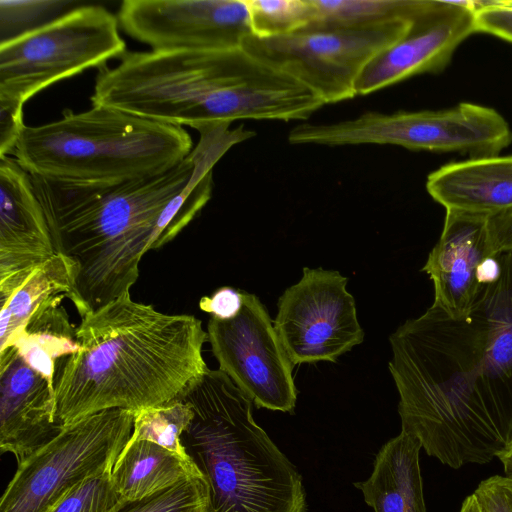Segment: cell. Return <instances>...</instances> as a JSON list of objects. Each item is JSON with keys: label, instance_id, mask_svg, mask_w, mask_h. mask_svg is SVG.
Masks as SVG:
<instances>
[{"label": "cell", "instance_id": "ffe728a7", "mask_svg": "<svg viewBox=\"0 0 512 512\" xmlns=\"http://www.w3.org/2000/svg\"><path fill=\"white\" fill-rule=\"evenodd\" d=\"M64 298L67 296L61 294L41 306L8 347H14L25 362L53 387L56 363L80 350L77 328L70 323L61 304Z\"/></svg>", "mask_w": 512, "mask_h": 512}, {"label": "cell", "instance_id": "1f68e13d", "mask_svg": "<svg viewBox=\"0 0 512 512\" xmlns=\"http://www.w3.org/2000/svg\"><path fill=\"white\" fill-rule=\"evenodd\" d=\"M486 229L492 256L512 252V206L487 215Z\"/></svg>", "mask_w": 512, "mask_h": 512}, {"label": "cell", "instance_id": "8fae6325", "mask_svg": "<svg viewBox=\"0 0 512 512\" xmlns=\"http://www.w3.org/2000/svg\"><path fill=\"white\" fill-rule=\"evenodd\" d=\"M208 341L224 372L257 408L292 413L297 391L290 362L265 306L244 291L232 319L210 317Z\"/></svg>", "mask_w": 512, "mask_h": 512}, {"label": "cell", "instance_id": "5bb4252c", "mask_svg": "<svg viewBox=\"0 0 512 512\" xmlns=\"http://www.w3.org/2000/svg\"><path fill=\"white\" fill-rule=\"evenodd\" d=\"M55 253L30 174L0 157V302Z\"/></svg>", "mask_w": 512, "mask_h": 512}, {"label": "cell", "instance_id": "f546056e", "mask_svg": "<svg viewBox=\"0 0 512 512\" xmlns=\"http://www.w3.org/2000/svg\"><path fill=\"white\" fill-rule=\"evenodd\" d=\"M23 108L24 104L21 102L0 97V157L12 154L26 126Z\"/></svg>", "mask_w": 512, "mask_h": 512}, {"label": "cell", "instance_id": "9c48e42d", "mask_svg": "<svg viewBox=\"0 0 512 512\" xmlns=\"http://www.w3.org/2000/svg\"><path fill=\"white\" fill-rule=\"evenodd\" d=\"M134 412L109 409L82 418L18 463L0 512H47L87 478L111 471L130 439Z\"/></svg>", "mask_w": 512, "mask_h": 512}, {"label": "cell", "instance_id": "83f0119b", "mask_svg": "<svg viewBox=\"0 0 512 512\" xmlns=\"http://www.w3.org/2000/svg\"><path fill=\"white\" fill-rule=\"evenodd\" d=\"M475 32L512 42V2H474Z\"/></svg>", "mask_w": 512, "mask_h": 512}, {"label": "cell", "instance_id": "4dcf8cb0", "mask_svg": "<svg viewBox=\"0 0 512 512\" xmlns=\"http://www.w3.org/2000/svg\"><path fill=\"white\" fill-rule=\"evenodd\" d=\"M244 291L228 286L217 289L211 296H204L199 301L202 311L221 320L234 318L241 310Z\"/></svg>", "mask_w": 512, "mask_h": 512}, {"label": "cell", "instance_id": "f1b7e54d", "mask_svg": "<svg viewBox=\"0 0 512 512\" xmlns=\"http://www.w3.org/2000/svg\"><path fill=\"white\" fill-rule=\"evenodd\" d=\"M473 494L481 512H512V477H489L479 483Z\"/></svg>", "mask_w": 512, "mask_h": 512}, {"label": "cell", "instance_id": "9a60e30c", "mask_svg": "<svg viewBox=\"0 0 512 512\" xmlns=\"http://www.w3.org/2000/svg\"><path fill=\"white\" fill-rule=\"evenodd\" d=\"M56 421L55 389L14 347L0 353V450L22 462L52 440Z\"/></svg>", "mask_w": 512, "mask_h": 512}, {"label": "cell", "instance_id": "277c9868", "mask_svg": "<svg viewBox=\"0 0 512 512\" xmlns=\"http://www.w3.org/2000/svg\"><path fill=\"white\" fill-rule=\"evenodd\" d=\"M177 399L193 412L181 443L207 484L206 512H306L302 476L224 372L208 368Z\"/></svg>", "mask_w": 512, "mask_h": 512}, {"label": "cell", "instance_id": "3957f363", "mask_svg": "<svg viewBox=\"0 0 512 512\" xmlns=\"http://www.w3.org/2000/svg\"><path fill=\"white\" fill-rule=\"evenodd\" d=\"M76 335L80 350L55 369L61 427L109 409L169 403L208 369L201 320L159 312L130 292L81 318Z\"/></svg>", "mask_w": 512, "mask_h": 512}, {"label": "cell", "instance_id": "d6a6232c", "mask_svg": "<svg viewBox=\"0 0 512 512\" xmlns=\"http://www.w3.org/2000/svg\"><path fill=\"white\" fill-rule=\"evenodd\" d=\"M501 274V262L498 256H489L480 264L477 279L480 285L486 286L495 282Z\"/></svg>", "mask_w": 512, "mask_h": 512}, {"label": "cell", "instance_id": "cb8c5ba5", "mask_svg": "<svg viewBox=\"0 0 512 512\" xmlns=\"http://www.w3.org/2000/svg\"><path fill=\"white\" fill-rule=\"evenodd\" d=\"M252 35L271 38L296 33L314 20L312 0H245Z\"/></svg>", "mask_w": 512, "mask_h": 512}, {"label": "cell", "instance_id": "30bf717a", "mask_svg": "<svg viewBox=\"0 0 512 512\" xmlns=\"http://www.w3.org/2000/svg\"><path fill=\"white\" fill-rule=\"evenodd\" d=\"M348 279L338 271L304 267L278 300L274 327L292 363L336 362L363 342Z\"/></svg>", "mask_w": 512, "mask_h": 512}, {"label": "cell", "instance_id": "603a6c76", "mask_svg": "<svg viewBox=\"0 0 512 512\" xmlns=\"http://www.w3.org/2000/svg\"><path fill=\"white\" fill-rule=\"evenodd\" d=\"M193 417L190 405L182 400L134 412L132 438L156 443L188 457L181 435Z\"/></svg>", "mask_w": 512, "mask_h": 512}, {"label": "cell", "instance_id": "d4e9b609", "mask_svg": "<svg viewBox=\"0 0 512 512\" xmlns=\"http://www.w3.org/2000/svg\"><path fill=\"white\" fill-rule=\"evenodd\" d=\"M74 1H0V44L46 25L74 8Z\"/></svg>", "mask_w": 512, "mask_h": 512}, {"label": "cell", "instance_id": "e0dca14e", "mask_svg": "<svg viewBox=\"0 0 512 512\" xmlns=\"http://www.w3.org/2000/svg\"><path fill=\"white\" fill-rule=\"evenodd\" d=\"M445 209L489 215L512 206V155L469 158L441 166L426 181Z\"/></svg>", "mask_w": 512, "mask_h": 512}, {"label": "cell", "instance_id": "7a4b0ae2", "mask_svg": "<svg viewBox=\"0 0 512 512\" xmlns=\"http://www.w3.org/2000/svg\"><path fill=\"white\" fill-rule=\"evenodd\" d=\"M196 130L200 139L191 153L150 177L82 184L30 175L55 252L77 267L68 298L81 318L130 292L142 256L194 220L211 198L216 163L255 134L227 123Z\"/></svg>", "mask_w": 512, "mask_h": 512}, {"label": "cell", "instance_id": "5b68a950", "mask_svg": "<svg viewBox=\"0 0 512 512\" xmlns=\"http://www.w3.org/2000/svg\"><path fill=\"white\" fill-rule=\"evenodd\" d=\"M189 133L118 110H64L60 119L25 126L13 158L30 175L109 184L163 173L193 150Z\"/></svg>", "mask_w": 512, "mask_h": 512}, {"label": "cell", "instance_id": "ac0fdd59", "mask_svg": "<svg viewBox=\"0 0 512 512\" xmlns=\"http://www.w3.org/2000/svg\"><path fill=\"white\" fill-rule=\"evenodd\" d=\"M422 445L402 432L378 451L371 476L355 482L375 512H426L419 453Z\"/></svg>", "mask_w": 512, "mask_h": 512}, {"label": "cell", "instance_id": "4316f807", "mask_svg": "<svg viewBox=\"0 0 512 512\" xmlns=\"http://www.w3.org/2000/svg\"><path fill=\"white\" fill-rule=\"evenodd\" d=\"M111 471L87 478L47 512H117L126 500L114 488Z\"/></svg>", "mask_w": 512, "mask_h": 512}, {"label": "cell", "instance_id": "d6986e66", "mask_svg": "<svg viewBox=\"0 0 512 512\" xmlns=\"http://www.w3.org/2000/svg\"><path fill=\"white\" fill-rule=\"evenodd\" d=\"M199 476L202 474L189 457L156 443L132 437L111 471L114 488L129 502L141 500L180 481Z\"/></svg>", "mask_w": 512, "mask_h": 512}, {"label": "cell", "instance_id": "e575fe53", "mask_svg": "<svg viewBox=\"0 0 512 512\" xmlns=\"http://www.w3.org/2000/svg\"><path fill=\"white\" fill-rule=\"evenodd\" d=\"M459 512H481L474 494H471L465 498Z\"/></svg>", "mask_w": 512, "mask_h": 512}, {"label": "cell", "instance_id": "4fadbf2b", "mask_svg": "<svg viewBox=\"0 0 512 512\" xmlns=\"http://www.w3.org/2000/svg\"><path fill=\"white\" fill-rule=\"evenodd\" d=\"M474 11V2L423 0L407 33L363 69L357 96L445 69L457 47L475 33Z\"/></svg>", "mask_w": 512, "mask_h": 512}, {"label": "cell", "instance_id": "52a82bcc", "mask_svg": "<svg viewBox=\"0 0 512 512\" xmlns=\"http://www.w3.org/2000/svg\"><path fill=\"white\" fill-rule=\"evenodd\" d=\"M125 53L117 16L102 6L75 7L0 44V97L25 104L50 85Z\"/></svg>", "mask_w": 512, "mask_h": 512}, {"label": "cell", "instance_id": "2e32d148", "mask_svg": "<svg viewBox=\"0 0 512 512\" xmlns=\"http://www.w3.org/2000/svg\"><path fill=\"white\" fill-rule=\"evenodd\" d=\"M486 217L446 209L442 233L422 268L433 282V304L450 316L467 314L484 288L478 282L477 270L492 256Z\"/></svg>", "mask_w": 512, "mask_h": 512}, {"label": "cell", "instance_id": "44dd1931", "mask_svg": "<svg viewBox=\"0 0 512 512\" xmlns=\"http://www.w3.org/2000/svg\"><path fill=\"white\" fill-rule=\"evenodd\" d=\"M76 277V265L64 255L55 253L34 269L7 299L1 301L0 352L10 346L41 306L61 294L68 298Z\"/></svg>", "mask_w": 512, "mask_h": 512}, {"label": "cell", "instance_id": "7402d4cb", "mask_svg": "<svg viewBox=\"0 0 512 512\" xmlns=\"http://www.w3.org/2000/svg\"><path fill=\"white\" fill-rule=\"evenodd\" d=\"M422 3L423 0H312L315 16L307 28H353L412 18Z\"/></svg>", "mask_w": 512, "mask_h": 512}, {"label": "cell", "instance_id": "7c38bea8", "mask_svg": "<svg viewBox=\"0 0 512 512\" xmlns=\"http://www.w3.org/2000/svg\"><path fill=\"white\" fill-rule=\"evenodd\" d=\"M117 18L156 52L240 50L252 34L245 0H125Z\"/></svg>", "mask_w": 512, "mask_h": 512}, {"label": "cell", "instance_id": "836d02e7", "mask_svg": "<svg viewBox=\"0 0 512 512\" xmlns=\"http://www.w3.org/2000/svg\"><path fill=\"white\" fill-rule=\"evenodd\" d=\"M498 458L503 465L506 476L512 477V440L498 455Z\"/></svg>", "mask_w": 512, "mask_h": 512}, {"label": "cell", "instance_id": "6da1fadb", "mask_svg": "<svg viewBox=\"0 0 512 512\" xmlns=\"http://www.w3.org/2000/svg\"><path fill=\"white\" fill-rule=\"evenodd\" d=\"M470 311L432 304L390 337L402 432L458 469L492 461L512 440V252Z\"/></svg>", "mask_w": 512, "mask_h": 512}, {"label": "cell", "instance_id": "ba28073f", "mask_svg": "<svg viewBox=\"0 0 512 512\" xmlns=\"http://www.w3.org/2000/svg\"><path fill=\"white\" fill-rule=\"evenodd\" d=\"M413 17L363 27L306 28L271 38L251 34L242 49L258 63L303 84L325 104H332L357 96L356 82L363 69L407 33Z\"/></svg>", "mask_w": 512, "mask_h": 512}, {"label": "cell", "instance_id": "8992f818", "mask_svg": "<svg viewBox=\"0 0 512 512\" xmlns=\"http://www.w3.org/2000/svg\"><path fill=\"white\" fill-rule=\"evenodd\" d=\"M293 145H396L410 150L497 156L512 142V130L493 108L463 102L444 110L367 111L329 124L301 123L288 134Z\"/></svg>", "mask_w": 512, "mask_h": 512}, {"label": "cell", "instance_id": "484cf974", "mask_svg": "<svg viewBox=\"0 0 512 512\" xmlns=\"http://www.w3.org/2000/svg\"><path fill=\"white\" fill-rule=\"evenodd\" d=\"M208 488L202 476L189 478L137 501H126L117 512H206Z\"/></svg>", "mask_w": 512, "mask_h": 512}]
</instances>
